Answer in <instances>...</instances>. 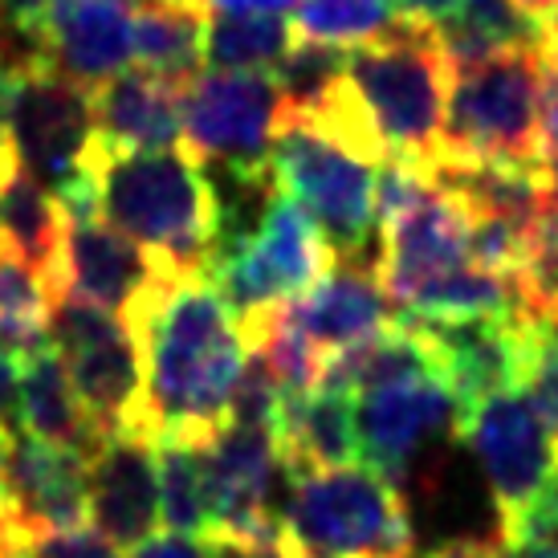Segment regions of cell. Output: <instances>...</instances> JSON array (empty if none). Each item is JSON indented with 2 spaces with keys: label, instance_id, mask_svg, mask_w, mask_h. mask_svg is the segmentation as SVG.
I'll use <instances>...</instances> for the list:
<instances>
[{
  "label": "cell",
  "instance_id": "obj_41",
  "mask_svg": "<svg viewBox=\"0 0 558 558\" xmlns=\"http://www.w3.org/2000/svg\"><path fill=\"white\" fill-rule=\"evenodd\" d=\"M510 558H558V543L555 546H518V550H510Z\"/></svg>",
  "mask_w": 558,
  "mask_h": 558
},
{
  "label": "cell",
  "instance_id": "obj_36",
  "mask_svg": "<svg viewBox=\"0 0 558 558\" xmlns=\"http://www.w3.org/2000/svg\"><path fill=\"white\" fill-rule=\"evenodd\" d=\"M208 13H290L298 0H204Z\"/></svg>",
  "mask_w": 558,
  "mask_h": 558
},
{
  "label": "cell",
  "instance_id": "obj_25",
  "mask_svg": "<svg viewBox=\"0 0 558 558\" xmlns=\"http://www.w3.org/2000/svg\"><path fill=\"white\" fill-rule=\"evenodd\" d=\"M53 286L16 248L0 245V342L25 359L53 342Z\"/></svg>",
  "mask_w": 558,
  "mask_h": 558
},
{
  "label": "cell",
  "instance_id": "obj_26",
  "mask_svg": "<svg viewBox=\"0 0 558 558\" xmlns=\"http://www.w3.org/2000/svg\"><path fill=\"white\" fill-rule=\"evenodd\" d=\"M294 37L306 46L326 49H363L379 41L388 29L400 25L391 0H298L294 9Z\"/></svg>",
  "mask_w": 558,
  "mask_h": 558
},
{
  "label": "cell",
  "instance_id": "obj_14",
  "mask_svg": "<svg viewBox=\"0 0 558 558\" xmlns=\"http://www.w3.org/2000/svg\"><path fill=\"white\" fill-rule=\"evenodd\" d=\"M163 278H171V269L98 213H65L58 298H78L126 318Z\"/></svg>",
  "mask_w": 558,
  "mask_h": 558
},
{
  "label": "cell",
  "instance_id": "obj_28",
  "mask_svg": "<svg viewBox=\"0 0 558 558\" xmlns=\"http://www.w3.org/2000/svg\"><path fill=\"white\" fill-rule=\"evenodd\" d=\"M522 391H526L558 449V306L522 314Z\"/></svg>",
  "mask_w": 558,
  "mask_h": 558
},
{
  "label": "cell",
  "instance_id": "obj_2",
  "mask_svg": "<svg viewBox=\"0 0 558 558\" xmlns=\"http://www.w3.org/2000/svg\"><path fill=\"white\" fill-rule=\"evenodd\" d=\"M98 217L147 248L171 274H213L225 245V201L204 163L184 147L107 151L94 140L90 163Z\"/></svg>",
  "mask_w": 558,
  "mask_h": 558
},
{
  "label": "cell",
  "instance_id": "obj_17",
  "mask_svg": "<svg viewBox=\"0 0 558 558\" xmlns=\"http://www.w3.org/2000/svg\"><path fill=\"white\" fill-rule=\"evenodd\" d=\"M9 494L21 534L33 530H74L90 522V457L13 433L9 445Z\"/></svg>",
  "mask_w": 558,
  "mask_h": 558
},
{
  "label": "cell",
  "instance_id": "obj_29",
  "mask_svg": "<svg viewBox=\"0 0 558 558\" xmlns=\"http://www.w3.org/2000/svg\"><path fill=\"white\" fill-rule=\"evenodd\" d=\"M449 21L489 49H543V25L513 0H461Z\"/></svg>",
  "mask_w": 558,
  "mask_h": 558
},
{
  "label": "cell",
  "instance_id": "obj_44",
  "mask_svg": "<svg viewBox=\"0 0 558 558\" xmlns=\"http://www.w3.org/2000/svg\"><path fill=\"white\" fill-rule=\"evenodd\" d=\"M0 233H4V229H0Z\"/></svg>",
  "mask_w": 558,
  "mask_h": 558
},
{
  "label": "cell",
  "instance_id": "obj_27",
  "mask_svg": "<svg viewBox=\"0 0 558 558\" xmlns=\"http://www.w3.org/2000/svg\"><path fill=\"white\" fill-rule=\"evenodd\" d=\"M159 452V522L187 538H208L213 534V513H208V489H204V469L196 445L184 440H156Z\"/></svg>",
  "mask_w": 558,
  "mask_h": 558
},
{
  "label": "cell",
  "instance_id": "obj_23",
  "mask_svg": "<svg viewBox=\"0 0 558 558\" xmlns=\"http://www.w3.org/2000/svg\"><path fill=\"white\" fill-rule=\"evenodd\" d=\"M204 0H147L131 16V53L140 70L187 86L204 70Z\"/></svg>",
  "mask_w": 558,
  "mask_h": 558
},
{
  "label": "cell",
  "instance_id": "obj_13",
  "mask_svg": "<svg viewBox=\"0 0 558 558\" xmlns=\"http://www.w3.org/2000/svg\"><path fill=\"white\" fill-rule=\"evenodd\" d=\"M208 489L213 534H265L281 526L274 481L281 469L278 433L262 424H225L196 445Z\"/></svg>",
  "mask_w": 558,
  "mask_h": 558
},
{
  "label": "cell",
  "instance_id": "obj_21",
  "mask_svg": "<svg viewBox=\"0 0 558 558\" xmlns=\"http://www.w3.org/2000/svg\"><path fill=\"white\" fill-rule=\"evenodd\" d=\"M16 424L21 433L62 445V449H78L90 457L107 436L82 408L78 391L70 384L58 347L49 342L41 351L25 355V372H21V403H16Z\"/></svg>",
  "mask_w": 558,
  "mask_h": 558
},
{
  "label": "cell",
  "instance_id": "obj_5",
  "mask_svg": "<svg viewBox=\"0 0 558 558\" xmlns=\"http://www.w3.org/2000/svg\"><path fill=\"white\" fill-rule=\"evenodd\" d=\"M543 53L501 49L452 70L445 110V159L469 163H543Z\"/></svg>",
  "mask_w": 558,
  "mask_h": 558
},
{
  "label": "cell",
  "instance_id": "obj_43",
  "mask_svg": "<svg viewBox=\"0 0 558 558\" xmlns=\"http://www.w3.org/2000/svg\"><path fill=\"white\" fill-rule=\"evenodd\" d=\"M424 558H433V555H424Z\"/></svg>",
  "mask_w": 558,
  "mask_h": 558
},
{
  "label": "cell",
  "instance_id": "obj_11",
  "mask_svg": "<svg viewBox=\"0 0 558 558\" xmlns=\"http://www.w3.org/2000/svg\"><path fill=\"white\" fill-rule=\"evenodd\" d=\"M457 440L473 452L481 477L489 481L501 530L513 526L546 494V485L558 473L555 436L522 388H497L477 396L461 416Z\"/></svg>",
  "mask_w": 558,
  "mask_h": 558
},
{
  "label": "cell",
  "instance_id": "obj_1",
  "mask_svg": "<svg viewBox=\"0 0 558 558\" xmlns=\"http://www.w3.org/2000/svg\"><path fill=\"white\" fill-rule=\"evenodd\" d=\"M143 347V433L201 445L229 424L248 363L241 314L208 274H171L123 318Z\"/></svg>",
  "mask_w": 558,
  "mask_h": 558
},
{
  "label": "cell",
  "instance_id": "obj_15",
  "mask_svg": "<svg viewBox=\"0 0 558 558\" xmlns=\"http://www.w3.org/2000/svg\"><path fill=\"white\" fill-rule=\"evenodd\" d=\"M281 314L311 339L323 363L400 323L396 302L384 290L375 265H367L363 257H355V262L339 257L330 265V274H323L306 294L294 302H281Z\"/></svg>",
  "mask_w": 558,
  "mask_h": 558
},
{
  "label": "cell",
  "instance_id": "obj_8",
  "mask_svg": "<svg viewBox=\"0 0 558 558\" xmlns=\"http://www.w3.org/2000/svg\"><path fill=\"white\" fill-rule=\"evenodd\" d=\"M4 126L21 168L62 192L90 163L94 94L37 53H4Z\"/></svg>",
  "mask_w": 558,
  "mask_h": 558
},
{
  "label": "cell",
  "instance_id": "obj_22",
  "mask_svg": "<svg viewBox=\"0 0 558 558\" xmlns=\"http://www.w3.org/2000/svg\"><path fill=\"white\" fill-rule=\"evenodd\" d=\"M0 229L9 236V248H16L33 269L58 294V269H62L65 245V208L58 192L46 187L33 171L21 168V159H0Z\"/></svg>",
  "mask_w": 558,
  "mask_h": 558
},
{
  "label": "cell",
  "instance_id": "obj_16",
  "mask_svg": "<svg viewBox=\"0 0 558 558\" xmlns=\"http://www.w3.org/2000/svg\"><path fill=\"white\" fill-rule=\"evenodd\" d=\"M90 526L135 546L159 526V452L143 433H114L90 452Z\"/></svg>",
  "mask_w": 558,
  "mask_h": 558
},
{
  "label": "cell",
  "instance_id": "obj_3",
  "mask_svg": "<svg viewBox=\"0 0 558 558\" xmlns=\"http://www.w3.org/2000/svg\"><path fill=\"white\" fill-rule=\"evenodd\" d=\"M342 78L388 159H412L436 171L445 159L452 62L428 25L400 21L379 41L351 49Z\"/></svg>",
  "mask_w": 558,
  "mask_h": 558
},
{
  "label": "cell",
  "instance_id": "obj_31",
  "mask_svg": "<svg viewBox=\"0 0 558 558\" xmlns=\"http://www.w3.org/2000/svg\"><path fill=\"white\" fill-rule=\"evenodd\" d=\"M58 0H0V25L4 37H16L25 53H37L46 41L49 13H53Z\"/></svg>",
  "mask_w": 558,
  "mask_h": 558
},
{
  "label": "cell",
  "instance_id": "obj_12",
  "mask_svg": "<svg viewBox=\"0 0 558 558\" xmlns=\"http://www.w3.org/2000/svg\"><path fill=\"white\" fill-rule=\"evenodd\" d=\"M465 400L445 367L408 372L355 396L359 461L403 489L416 457L440 436H457Z\"/></svg>",
  "mask_w": 558,
  "mask_h": 558
},
{
  "label": "cell",
  "instance_id": "obj_19",
  "mask_svg": "<svg viewBox=\"0 0 558 558\" xmlns=\"http://www.w3.org/2000/svg\"><path fill=\"white\" fill-rule=\"evenodd\" d=\"M184 82L131 70L94 90V140L107 151H168L180 147Z\"/></svg>",
  "mask_w": 558,
  "mask_h": 558
},
{
  "label": "cell",
  "instance_id": "obj_32",
  "mask_svg": "<svg viewBox=\"0 0 558 558\" xmlns=\"http://www.w3.org/2000/svg\"><path fill=\"white\" fill-rule=\"evenodd\" d=\"M204 546L208 558H294L281 526L265 534H208Z\"/></svg>",
  "mask_w": 558,
  "mask_h": 558
},
{
  "label": "cell",
  "instance_id": "obj_38",
  "mask_svg": "<svg viewBox=\"0 0 558 558\" xmlns=\"http://www.w3.org/2000/svg\"><path fill=\"white\" fill-rule=\"evenodd\" d=\"M546 225L558 236V151L546 156Z\"/></svg>",
  "mask_w": 558,
  "mask_h": 558
},
{
  "label": "cell",
  "instance_id": "obj_7",
  "mask_svg": "<svg viewBox=\"0 0 558 558\" xmlns=\"http://www.w3.org/2000/svg\"><path fill=\"white\" fill-rule=\"evenodd\" d=\"M286 90L269 70H201L184 86L180 147L229 180L269 175Z\"/></svg>",
  "mask_w": 558,
  "mask_h": 558
},
{
  "label": "cell",
  "instance_id": "obj_34",
  "mask_svg": "<svg viewBox=\"0 0 558 558\" xmlns=\"http://www.w3.org/2000/svg\"><path fill=\"white\" fill-rule=\"evenodd\" d=\"M21 372L25 359L0 342V424L16 433V403H21Z\"/></svg>",
  "mask_w": 558,
  "mask_h": 558
},
{
  "label": "cell",
  "instance_id": "obj_42",
  "mask_svg": "<svg viewBox=\"0 0 558 558\" xmlns=\"http://www.w3.org/2000/svg\"><path fill=\"white\" fill-rule=\"evenodd\" d=\"M0 53H9V37H4V25H0Z\"/></svg>",
  "mask_w": 558,
  "mask_h": 558
},
{
  "label": "cell",
  "instance_id": "obj_35",
  "mask_svg": "<svg viewBox=\"0 0 558 558\" xmlns=\"http://www.w3.org/2000/svg\"><path fill=\"white\" fill-rule=\"evenodd\" d=\"M396 4V16L408 21V25H440V21H449L457 9H461V0H391Z\"/></svg>",
  "mask_w": 558,
  "mask_h": 558
},
{
  "label": "cell",
  "instance_id": "obj_39",
  "mask_svg": "<svg viewBox=\"0 0 558 558\" xmlns=\"http://www.w3.org/2000/svg\"><path fill=\"white\" fill-rule=\"evenodd\" d=\"M513 4H518L526 16H534V21L543 25V33L558 29V0H513Z\"/></svg>",
  "mask_w": 558,
  "mask_h": 558
},
{
  "label": "cell",
  "instance_id": "obj_4",
  "mask_svg": "<svg viewBox=\"0 0 558 558\" xmlns=\"http://www.w3.org/2000/svg\"><path fill=\"white\" fill-rule=\"evenodd\" d=\"M281 530L294 558H412V510L396 481L363 461L286 473Z\"/></svg>",
  "mask_w": 558,
  "mask_h": 558
},
{
  "label": "cell",
  "instance_id": "obj_30",
  "mask_svg": "<svg viewBox=\"0 0 558 558\" xmlns=\"http://www.w3.org/2000/svg\"><path fill=\"white\" fill-rule=\"evenodd\" d=\"M13 558H123V550L94 526H74L21 534Z\"/></svg>",
  "mask_w": 558,
  "mask_h": 558
},
{
  "label": "cell",
  "instance_id": "obj_9",
  "mask_svg": "<svg viewBox=\"0 0 558 558\" xmlns=\"http://www.w3.org/2000/svg\"><path fill=\"white\" fill-rule=\"evenodd\" d=\"M335 262L339 253L314 225L306 204L274 187L262 220L220 253L208 278L236 314H253L302 298Z\"/></svg>",
  "mask_w": 558,
  "mask_h": 558
},
{
  "label": "cell",
  "instance_id": "obj_18",
  "mask_svg": "<svg viewBox=\"0 0 558 558\" xmlns=\"http://www.w3.org/2000/svg\"><path fill=\"white\" fill-rule=\"evenodd\" d=\"M58 74L86 90L119 78L131 53V13L119 0H58L49 13L46 41L37 49Z\"/></svg>",
  "mask_w": 558,
  "mask_h": 558
},
{
  "label": "cell",
  "instance_id": "obj_10",
  "mask_svg": "<svg viewBox=\"0 0 558 558\" xmlns=\"http://www.w3.org/2000/svg\"><path fill=\"white\" fill-rule=\"evenodd\" d=\"M49 335H53V347L70 372L82 408L102 428V436L143 433L147 367H143V347L135 330L102 306H90L78 298H58Z\"/></svg>",
  "mask_w": 558,
  "mask_h": 558
},
{
  "label": "cell",
  "instance_id": "obj_37",
  "mask_svg": "<svg viewBox=\"0 0 558 558\" xmlns=\"http://www.w3.org/2000/svg\"><path fill=\"white\" fill-rule=\"evenodd\" d=\"M433 558H510V550H501L497 543H485V538H457V543L433 550Z\"/></svg>",
  "mask_w": 558,
  "mask_h": 558
},
{
  "label": "cell",
  "instance_id": "obj_40",
  "mask_svg": "<svg viewBox=\"0 0 558 558\" xmlns=\"http://www.w3.org/2000/svg\"><path fill=\"white\" fill-rule=\"evenodd\" d=\"M13 143H9V126H4V53H0V156H9Z\"/></svg>",
  "mask_w": 558,
  "mask_h": 558
},
{
  "label": "cell",
  "instance_id": "obj_24",
  "mask_svg": "<svg viewBox=\"0 0 558 558\" xmlns=\"http://www.w3.org/2000/svg\"><path fill=\"white\" fill-rule=\"evenodd\" d=\"M298 37L286 13H208L204 65L208 70H278Z\"/></svg>",
  "mask_w": 558,
  "mask_h": 558
},
{
  "label": "cell",
  "instance_id": "obj_20",
  "mask_svg": "<svg viewBox=\"0 0 558 558\" xmlns=\"http://www.w3.org/2000/svg\"><path fill=\"white\" fill-rule=\"evenodd\" d=\"M274 433H278L286 473L351 465L359 461L355 396L330 384H318L311 391H286Z\"/></svg>",
  "mask_w": 558,
  "mask_h": 558
},
{
  "label": "cell",
  "instance_id": "obj_6",
  "mask_svg": "<svg viewBox=\"0 0 558 558\" xmlns=\"http://www.w3.org/2000/svg\"><path fill=\"white\" fill-rule=\"evenodd\" d=\"M269 168H274V184L281 192L306 204V213L342 262H355L367 253V241L375 233L379 163L351 151L318 119L290 110L286 102Z\"/></svg>",
  "mask_w": 558,
  "mask_h": 558
},
{
  "label": "cell",
  "instance_id": "obj_33",
  "mask_svg": "<svg viewBox=\"0 0 558 558\" xmlns=\"http://www.w3.org/2000/svg\"><path fill=\"white\" fill-rule=\"evenodd\" d=\"M131 558H208V546H204V538L163 530V534H151V538L131 546Z\"/></svg>",
  "mask_w": 558,
  "mask_h": 558
}]
</instances>
